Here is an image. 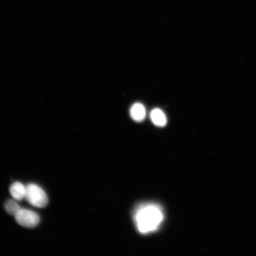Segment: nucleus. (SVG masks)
<instances>
[{
  "label": "nucleus",
  "mask_w": 256,
  "mask_h": 256,
  "mask_svg": "<svg viewBox=\"0 0 256 256\" xmlns=\"http://www.w3.org/2000/svg\"><path fill=\"white\" fill-rule=\"evenodd\" d=\"M162 208L154 204H142L134 214V220L139 232L144 234L154 232L164 220Z\"/></svg>",
  "instance_id": "1"
},
{
  "label": "nucleus",
  "mask_w": 256,
  "mask_h": 256,
  "mask_svg": "<svg viewBox=\"0 0 256 256\" xmlns=\"http://www.w3.org/2000/svg\"><path fill=\"white\" fill-rule=\"evenodd\" d=\"M10 192L15 200H22L25 198L26 187L20 182H15L10 188Z\"/></svg>",
  "instance_id": "6"
},
{
  "label": "nucleus",
  "mask_w": 256,
  "mask_h": 256,
  "mask_svg": "<svg viewBox=\"0 0 256 256\" xmlns=\"http://www.w3.org/2000/svg\"><path fill=\"white\" fill-rule=\"evenodd\" d=\"M5 210L10 215L15 216L21 208L18 204L14 200H8L4 204Z\"/></svg>",
  "instance_id": "7"
},
{
  "label": "nucleus",
  "mask_w": 256,
  "mask_h": 256,
  "mask_svg": "<svg viewBox=\"0 0 256 256\" xmlns=\"http://www.w3.org/2000/svg\"><path fill=\"white\" fill-rule=\"evenodd\" d=\"M130 115L134 120L140 122L145 119L146 116V108L142 104H134L130 108Z\"/></svg>",
  "instance_id": "4"
},
{
  "label": "nucleus",
  "mask_w": 256,
  "mask_h": 256,
  "mask_svg": "<svg viewBox=\"0 0 256 256\" xmlns=\"http://www.w3.org/2000/svg\"><path fill=\"white\" fill-rule=\"evenodd\" d=\"M150 118L152 123L156 126L163 127L167 124V117L164 112L160 108H156L153 110L150 114Z\"/></svg>",
  "instance_id": "5"
},
{
  "label": "nucleus",
  "mask_w": 256,
  "mask_h": 256,
  "mask_svg": "<svg viewBox=\"0 0 256 256\" xmlns=\"http://www.w3.org/2000/svg\"><path fill=\"white\" fill-rule=\"evenodd\" d=\"M25 198L32 206L36 208L46 207L48 203L46 192L35 184H28L26 187Z\"/></svg>",
  "instance_id": "2"
},
{
  "label": "nucleus",
  "mask_w": 256,
  "mask_h": 256,
  "mask_svg": "<svg viewBox=\"0 0 256 256\" xmlns=\"http://www.w3.org/2000/svg\"><path fill=\"white\" fill-rule=\"evenodd\" d=\"M16 222L26 228H34L40 222V216L34 211L20 209L14 216Z\"/></svg>",
  "instance_id": "3"
}]
</instances>
